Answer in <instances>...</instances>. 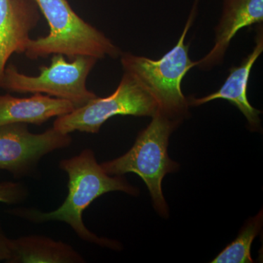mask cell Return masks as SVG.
<instances>
[{
  "instance_id": "6da1fadb",
  "label": "cell",
  "mask_w": 263,
  "mask_h": 263,
  "mask_svg": "<svg viewBox=\"0 0 263 263\" xmlns=\"http://www.w3.org/2000/svg\"><path fill=\"white\" fill-rule=\"evenodd\" d=\"M68 175V195L56 210L43 212L35 209H15L10 214L34 223L58 221L67 223L81 239L114 250H120L117 240L101 238L90 231L84 223L83 214L91 202L110 192H123L137 196L138 189L128 182L123 176H110L98 164L94 152L83 150L79 155L62 160L59 164Z\"/></svg>"
},
{
  "instance_id": "7a4b0ae2",
  "label": "cell",
  "mask_w": 263,
  "mask_h": 263,
  "mask_svg": "<svg viewBox=\"0 0 263 263\" xmlns=\"http://www.w3.org/2000/svg\"><path fill=\"white\" fill-rule=\"evenodd\" d=\"M198 3L199 0L194 2L176 46L162 58L155 60L129 53H123L121 58L124 72L130 74L153 97L158 105V112L180 122L187 117L190 107L181 90V81L197 66V61L189 57L190 43H185V38L196 16Z\"/></svg>"
},
{
  "instance_id": "3957f363",
  "label": "cell",
  "mask_w": 263,
  "mask_h": 263,
  "mask_svg": "<svg viewBox=\"0 0 263 263\" xmlns=\"http://www.w3.org/2000/svg\"><path fill=\"white\" fill-rule=\"evenodd\" d=\"M49 25L46 37L29 40L26 56L31 60L62 54L97 60L122 55V51L103 32L85 22L72 10L67 0H33Z\"/></svg>"
},
{
  "instance_id": "277c9868",
  "label": "cell",
  "mask_w": 263,
  "mask_h": 263,
  "mask_svg": "<svg viewBox=\"0 0 263 263\" xmlns=\"http://www.w3.org/2000/svg\"><path fill=\"white\" fill-rule=\"evenodd\" d=\"M181 123L157 111L127 153L101 164L110 176L128 173L139 176L148 187L156 211L163 217L168 216V206L162 193V180L179 168V164L169 157V138Z\"/></svg>"
},
{
  "instance_id": "5b68a950",
  "label": "cell",
  "mask_w": 263,
  "mask_h": 263,
  "mask_svg": "<svg viewBox=\"0 0 263 263\" xmlns=\"http://www.w3.org/2000/svg\"><path fill=\"white\" fill-rule=\"evenodd\" d=\"M67 62L62 54H53L49 66L40 67V74L29 76L21 73L13 64L6 65L0 88L18 93H41L69 100L76 108L82 106L97 95L86 88V81L98 60L76 57Z\"/></svg>"
},
{
  "instance_id": "8992f818",
  "label": "cell",
  "mask_w": 263,
  "mask_h": 263,
  "mask_svg": "<svg viewBox=\"0 0 263 263\" xmlns=\"http://www.w3.org/2000/svg\"><path fill=\"white\" fill-rule=\"evenodd\" d=\"M158 111L155 99L127 72L113 94L106 98H95L74 109L70 113L59 117L53 128L62 133L75 131L98 133L104 123L115 116L153 117Z\"/></svg>"
},
{
  "instance_id": "52a82bcc",
  "label": "cell",
  "mask_w": 263,
  "mask_h": 263,
  "mask_svg": "<svg viewBox=\"0 0 263 263\" xmlns=\"http://www.w3.org/2000/svg\"><path fill=\"white\" fill-rule=\"evenodd\" d=\"M70 134L52 127L41 134H33L27 124L13 123L0 126V170L15 178L35 174L44 156L72 144Z\"/></svg>"
},
{
  "instance_id": "ba28073f",
  "label": "cell",
  "mask_w": 263,
  "mask_h": 263,
  "mask_svg": "<svg viewBox=\"0 0 263 263\" xmlns=\"http://www.w3.org/2000/svg\"><path fill=\"white\" fill-rule=\"evenodd\" d=\"M39 19L33 0H0V81L10 57L25 53Z\"/></svg>"
},
{
  "instance_id": "9c48e42d",
  "label": "cell",
  "mask_w": 263,
  "mask_h": 263,
  "mask_svg": "<svg viewBox=\"0 0 263 263\" xmlns=\"http://www.w3.org/2000/svg\"><path fill=\"white\" fill-rule=\"evenodd\" d=\"M258 28L256 35L255 46L252 53L246 57L239 66L230 69L229 76L220 89L203 98H195L192 97L187 98L190 106H199L212 100L223 99L239 109L245 116L251 130L258 131L260 129L259 114L261 111L254 108L247 98V87L251 70L263 51L262 26Z\"/></svg>"
},
{
  "instance_id": "30bf717a",
  "label": "cell",
  "mask_w": 263,
  "mask_h": 263,
  "mask_svg": "<svg viewBox=\"0 0 263 263\" xmlns=\"http://www.w3.org/2000/svg\"><path fill=\"white\" fill-rule=\"evenodd\" d=\"M262 22L263 0H223L222 14L216 27L214 47L197 61L196 67L209 70L220 64L238 31Z\"/></svg>"
},
{
  "instance_id": "8fae6325",
  "label": "cell",
  "mask_w": 263,
  "mask_h": 263,
  "mask_svg": "<svg viewBox=\"0 0 263 263\" xmlns=\"http://www.w3.org/2000/svg\"><path fill=\"white\" fill-rule=\"evenodd\" d=\"M76 108L70 101L36 93L27 98L0 95V126L13 123L41 125L51 118L62 117Z\"/></svg>"
},
{
  "instance_id": "7c38bea8",
  "label": "cell",
  "mask_w": 263,
  "mask_h": 263,
  "mask_svg": "<svg viewBox=\"0 0 263 263\" xmlns=\"http://www.w3.org/2000/svg\"><path fill=\"white\" fill-rule=\"evenodd\" d=\"M85 259L70 245L43 235L11 239L8 263H83Z\"/></svg>"
},
{
  "instance_id": "4fadbf2b",
  "label": "cell",
  "mask_w": 263,
  "mask_h": 263,
  "mask_svg": "<svg viewBox=\"0 0 263 263\" xmlns=\"http://www.w3.org/2000/svg\"><path fill=\"white\" fill-rule=\"evenodd\" d=\"M263 214L261 210L250 218L240 230L239 234L230 245L213 259L212 263H252L251 247L262 228Z\"/></svg>"
},
{
  "instance_id": "5bb4252c",
  "label": "cell",
  "mask_w": 263,
  "mask_h": 263,
  "mask_svg": "<svg viewBox=\"0 0 263 263\" xmlns=\"http://www.w3.org/2000/svg\"><path fill=\"white\" fill-rule=\"evenodd\" d=\"M29 195V191L23 183L4 181L0 182V202L15 205L24 201Z\"/></svg>"
},
{
  "instance_id": "9a60e30c",
  "label": "cell",
  "mask_w": 263,
  "mask_h": 263,
  "mask_svg": "<svg viewBox=\"0 0 263 263\" xmlns=\"http://www.w3.org/2000/svg\"><path fill=\"white\" fill-rule=\"evenodd\" d=\"M11 255V239L8 238L0 226V262H8Z\"/></svg>"
}]
</instances>
